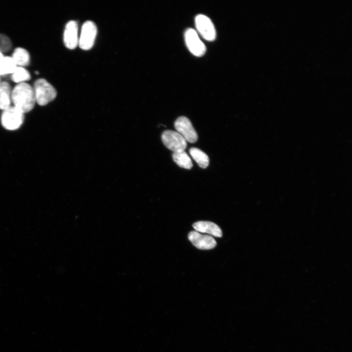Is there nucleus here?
I'll return each mask as SVG.
<instances>
[{
  "instance_id": "f257e3e1",
  "label": "nucleus",
  "mask_w": 352,
  "mask_h": 352,
  "mask_svg": "<svg viewBox=\"0 0 352 352\" xmlns=\"http://www.w3.org/2000/svg\"><path fill=\"white\" fill-rule=\"evenodd\" d=\"M11 101L23 113L31 111L36 102L33 88L25 82L18 84L12 89Z\"/></svg>"
},
{
  "instance_id": "f03ea898",
  "label": "nucleus",
  "mask_w": 352,
  "mask_h": 352,
  "mask_svg": "<svg viewBox=\"0 0 352 352\" xmlns=\"http://www.w3.org/2000/svg\"><path fill=\"white\" fill-rule=\"evenodd\" d=\"M33 88L36 102L40 106L46 105L53 101L56 96V89L44 79L37 80Z\"/></svg>"
},
{
  "instance_id": "7ed1b4c3",
  "label": "nucleus",
  "mask_w": 352,
  "mask_h": 352,
  "mask_svg": "<svg viewBox=\"0 0 352 352\" xmlns=\"http://www.w3.org/2000/svg\"><path fill=\"white\" fill-rule=\"evenodd\" d=\"M23 120L24 113L14 106H10L4 110L1 116L2 126L10 131L19 129L22 124Z\"/></svg>"
},
{
  "instance_id": "20e7f679",
  "label": "nucleus",
  "mask_w": 352,
  "mask_h": 352,
  "mask_svg": "<svg viewBox=\"0 0 352 352\" xmlns=\"http://www.w3.org/2000/svg\"><path fill=\"white\" fill-rule=\"evenodd\" d=\"M195 21L197 31L203 38L209 42L215 40L216 31L213 23L209 18L200 14L196 16Z\"/></svg>"
},
{
  "instance_id": "39448f33",
  "label": "nucleus",
  "mask_w": 352,
  "mask_h": 352,
  "mask_svg": "<svg viewBox=\"0 0 352 352\" xmlns=\"http://www.w3.org/2000/svg\"><path fill=\"white\" fill-rule=\"evenodd\" d=\"M97 32V27L93 22L90 21L86 22L82 26L79 37L80 47L85 50L91 49L94 44Z\"/></svg>"
},
{
  "instance_id": "423d86ee",
  "label": "nucleus",
  "mask_w": 352,
  "mask_h": 352,
  "mask_svg": "<svg viewBox=\"0 0 352 352\" xmlns=\"http://www.w3.org/2000/svg\"><path fill=\"white\" fill-rule=\"evenodd\" d=\"M164 145L173 152L184 151L187 147V141L178 132L167 130L161 135Z\"/></svg>"
},
{
  "instance_id": "0eeeda50",
  "label": "nucleus",
  "mask_w": 352,
  "mask_h": 352,
  "mask_svg": "<svg viewBox=\"0 0 352 352\" xmlns=\"http://www.w3.org/2000/svg\"><path fill=\"white\" fill-rule=\"evenodd\" d=\"M184 38L187 48L194 55L201 57L205 54L206 46L195 29L188 28L185 32Z\"/></svg>"
},
{
  "instance_id": "6e6552de",
  "label": "nucleus",
  "mask_w": 352,
  "mask_h": 352,
  "mask_svg": "<svg viewBox=\"0 0 352 352\" xmlns=\"http://www.w3.org/2000/svg\"><path fill=\"white\" fill-rule=\"evenodd\" d=\"M175 127L176 132L180 133L187 142L193 143L197 141V133L190 120L186 117H178L175 122Z\"/></svg>"
},
{
  "instance_id": "1a4fd4ad",
  "label": "nucleus",
  "mask_w": 352,
  "mask_h": 352,
  "mask_svg": "<svg viewBox=\"0 0 352 352\" xmlns=\"http://www.w3.org/2000/svg\"><path fill=\"white\" fill-rule=\"evenodd\" d=\"M188 239L197 248L208 250L214 248L217 242L213 237L210 235H202L196 231H191L188 234Z\"/></svg>"
},
{
  "instance_id": "9d476101",
  "label": "nucleus",
  "mask_w": 352,
  "mask_h": 352,
  "mask_svg": "<svg viewBox=\"0 0 352 352\" xmlns=\"http://www.w3.org/2000/svg\"><path fill=\"white\" fill-rule=\"evenodd\" d=\"M64 42L66 46L70 49L75 48L78 45V24L74 21L68 22L64 33Z\"/></svg>"
},
{
  "instance_id": "9b49d317",
  "label": "nucleus",
  "mask_w": 352,
  "mask_h": 352,
  "mask_svg": "<svg viewBox=\"0 0 352 352\" xmlns=\"http://www.w3.org/2000/svg\"><path fill=\"white\" fill-rule=\"evenodd\" d=\"M194 228L197 232L206 233L217 237L222 236V231L218 225L214 222L208 221H199L193 224Z\"/></svg>"
},
{
  "instance_id": "f8f14e48",
  "label": "nucleus",
  "mask_w": 352,
  "mask_h": 352,
  "mask_svg": "<svg viewBox=\"0 0 352 352\" xmlns=\"http://www.w3.org/2000/svg\"><path fill=\"white\" fill-rule=\"evenodd\" d=\"M12 89L7 82L0 83V109L5 110L11 106Z\"/></svg>"
},
{
  "instance_id": "ddd939ff",
  "label": "nucleus",
  "mask_w": 352,
  "mask_h": 352,
  "mask_svg": "<svg viewBox=\"0 0 352 352\" xmlns=\"http://www.w3.org/2000/svg\"><path fill=\"white\" fill-rule=\"evenodd\" d=\"M11 57L17 66H26L30 62V55L28 52L22 47L16 48Z\"/></svg>"
},
{
  "instance_id": "4468645a",
  "label": "nucleus",
  "mask_w": 352,
  "mask_h": 352,
  "mask_svg": "<svg viewBox=\"0 0 352 352\" xmlns=\"http://www.w3.org/2000/svg\"><path fill=\"white\" fill-rule=\"evenodd\" d=\"M172 157L174 161L181 168L190 169L193 167L191 158L184 151L174 152Z\"/></svg>"
},
{
  "instance_id": "2eb2a0df",
  "label": "nucleus",
  "mask_w": 352,
  "mask_h": 352,
  "mask_svg": "<svg viewBox=\"0 0 352 352\" xmlns=\"http://www.w3.org/2000/svg\"><path fill=\"white\" fill-rule=\"evenodd\" d=\"M189 153L193 159L202 168H206L209 163L208 156L203 151L197 148H192Z\"/></svg>"
},
{
  "instance_id": "dca6fc26",
  "label": "nucleus",
  "mask_w": 352,
  "mask_h": 352,
  "mask_svg": "<svg viewBox=\"0 0 352 352\" xmlns=\"http://www.w3.org/2000/svg\"><path fill=\"white\" fill-rule=\"evenodd\" d=\"M17 66L11 57L3 56L0 59V76L11 74Z\"/></svg>"
},
{
  "instance_id": "f3484780",
  "label": "nucleus",
  "mask_w": 352,
  "mask_h": 352,
  "mask_svg": "<svg viewBox=\"0 0 352 352\" xmlns=\"http://www.w3.org/2000/svg\"><path fill=\"white\" fill-rule=\"evenodd\" d=\"M11 74L12 80L18 84L25 83L30 78L29 72L23 67L17 66Z\"/></svg>"
},
{
  "instance_id": "a211bd4d",
  "label": "nucleus",
  "mask_w": 352,
  "mask_h": 352,
  "mask_svg": "<svg viewBox=\"0 0 352 352\" xmlns=\"http://www.w3.org/2000/svg\"><path fill=\"white\" fill-rule=\"evenodd\" d=\"M12 47V42L10 38L6 35L0 34V52H7Z\"/></svg>"
},
{
  "instance_id": "6ab92c4d",
  "label": "nucleus",
  "mask_w": 352,
  "mask_h": 352,
  "mask_svg": "<svg viewBox=\"0 0 352 352\" xmlns=\"http://www.w3.org/2000/svg\"><path fill=\"white\" fill-rule=\"evenodd\" d=\"M3 57L2 53L0 52V59Z\"/></svg>"
},
{
  "instance_id": "aec40b11",
  "label": "nucleus",
  "mask_w": 352,
  "mask_h": 352,
  "mask_svg": "<svg viewBox=\"0 0 352 352\" xmlns=\"http://www.w3.org/2000/svg\"><path fill=\"white\" fill-rule=\"evenodd\" d=\"M0 83H1V81H0Z\"/></svg>"
}]
</instances>
